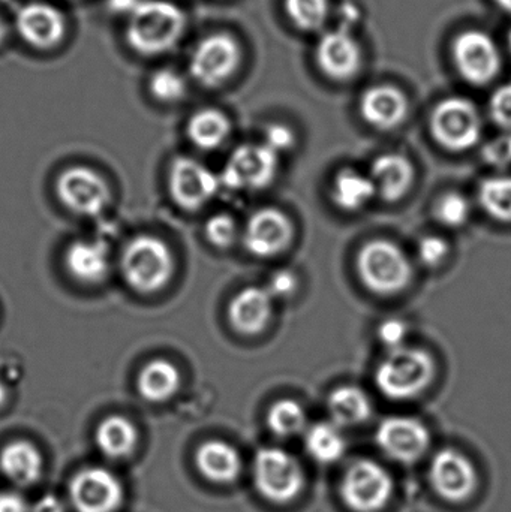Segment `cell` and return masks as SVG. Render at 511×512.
<instances>
[{"mask_svg": "<svg viewBox=\"0 0 511 512\" xmlns=\"http://www.w3.org/2000/svg\"><path fill=\"white\" fill-rule=\"evenodd\" d=\"M186 17L167 0H141L129 14L126 41L135 53L158 56L167 53L182 38Z\"/></svg>", "mask_w": 511, "mask_h": 512, "instance_id": "obj_1", "label": "cell"}, {"mask_svg": "<svg viewBox=\"0 0 511 512\" xmlns=\"http://www.w3.org/2000/svg\"><path fill=\"white\" fill-rule=\"evenodd\" d=\"M435 361L423 349L402 348L389 351L375 370V384L387 399L411 400L420 396L434 381Z\"/></svg>", "mask_w": 511, "mask_h": 512, "instance_id": "obj_2", "label": "cell"}, {"mask_svg": "<svg viewBox=\"0 0 511 512\" xmlns=\"http://www.w3.org/2000/svg\"><path fill=\"white\" fill-rule=\"evenodd\" d=\"M357 273L363 285L377 295H396L413 279V265L405 252L387 240H372L357 255Z\"/></svg>", "mask_w": 511, "mask_h": 512, "instance_id": "obj_3", "label": "cell"}, {"mask_svg": "<svg viewBox=\"0 0 511 512\" xmlns=\"http://www.w3.org/2000/svg\"><path fill=\"white\" fill-rule=\"evenodd\" d=\"M123 277L134 291L153 294L161 291L174 271V259L170 248L158 237L137 236L123 249Z\"/></svg>", "mask_w": 511, "mask_h": 512, "instance_id": "obj_4", "label": "cell"}, {"mask_svg": "<svg viewBox=\"0 0 511 512\" xmlns=\"http://www.w3.org/2000/svg\"><path fill=\"white\" fill-rule=\"evenodd\" d=\"M431 132L443 149L465 152L479 143L482 119L476 105L468 99H444L432 113Z\"/></svg>", "mask_w": 511, "mask_h": 512, "instance_id": "obj_5", "label": "cell"}, {"mask_svg": "<svg viewBox=\"0 0 511 512\" xmlns=\"http://www.w3.org/2000/svg\"><path fill=\"white\" fill-rule=\"evenodd\" d=\"M254 481L261 496L287 504L300 495L305 483L302 466L281 448H263L254 462Z\"/></svg>", "mask_w": 511, "mask_h": 512, "instance_id": "obj_6", "label": "cell"}, {"mask_svg": "<svg viewBox=\"0 0 511 512\" xmlns=\"http://www.w3.org/2000/svg\"><path fill=\"white\" fill-rule=\"evenodd\" d=\"M341 495L345 505L354 512H378L392 498L393 480L378 463L359 460L345 472Z\"/></svg>", "mask_w": 511, "mask_h": 512, "instance_id": "obj_7", "label": "cell"}, {"mask_svg": "<svg viewBox=\"0 0 511 512\" xmlns=\"http://www.w3.org/2000/svg\"><path fill=\"white\" fill-rule=\"evenodd\" d=\"M278 156L266 144H245L234 150L222 171L221 185L234 191H260L272 185Z\"/></svg>", "mask_w": 511, "mask_h": 512, "instance_id": "obj_8", "label": "cell"}, {"mask_svg": "<svg viewBox=\"0 0 511 512\" xmlns=\"http://www.w3.org/2000/svg\"><path fill=\"white\" fill-rule=\"evenodd\" d=\"M68 493L75 512H117L125 498L119 478L99 466L78 471L69 481Z\"/></svg>", "mask_w": 511, "mask_h": 512, "instance_id": "obj_9", "label": "cell"}, {"mask_svg": "<svg viewBox=\"0 0 511 512\" xmlns=\"http://www.w3.org/2000/svg\"><path fill=\"white\" fill-rule=\"evenodd\" d=\"M240 47L227 33L207 36L195 47L189 62L192 77L206 87H218L239 68Z\"/></svg>", "mask_w": 511, "mask_h": 512, "instance_id": "obj_10", "label": "cell"}, {"mask_svg": "<svg viewBox=\"0 0 511 512\" xmlns=\"http://www.w3.org/2000/svg\"><path fill=\"white\" fill-rule=\"evenodd\" d=\"M57 197L71 212L83 216H98L110 201V189L96 171L72 167L57 179Z\"/></svg>", "mask_w": 511, "mask_h": 512, "instance_id": "obj_11", "label": "cell"}, {"mask_svg": "<svg viewBox=\"0 0 511 512\" xmlns=\"http://www.w3.org/2000/svg\"><path fill=\"white\" fill-rule=\"evenodd\" d=\"M453 59L464 80L476 86L491 83L501 68L497 45L479 30H468L455 39Z\"/></svg>", "mask_w": 511, "mask_h": 512, "instance_id": "obj_12", "label": "cell"}, {"mask_svg": "<svg viewBox=\"0 0 511 512\" xmlns=\"http://www.w3.org/2000/svg\"><path fill=\"white\" fill-rule=\"evenodd\" d=\"M168 185L171 197L182 209L197 210L215 197L221 180L195 159L179 158L171 165Z\"/></svg>", "mask_w": 511, "mask_h": 512, "instance_id": "obj_13", "label": "cell"}, {"mask_svg": "<svg viewBox=\"0 0 511 512\" xmlns=\"http://www.w3.org/2000/svg\"><path fill=\"white\" fill-rule=\"evenodd\" d=\"M290 218L278 209H261L246 222L243 245L257 258H273L282 254L293 240Z\"/></svg>", "mask_w": 511, "mask_h": 512, "instance_id": "obj_14", "label": "cell"}, {"mask_svg": "<svg viewBox=\"0 0 511 512\" xmlns=\"http://www.w3.org/2000/svg\"><path fill=\"white\" fill-rule=\"evenodd\" d=\"M381 450L401 463L422 459L431 444V433L422 421L410 417H389L377 429Z\"/></svg>", "mask_w": 511, "mask_h": 512, "instance_id": "obj_15", "label": "cell"}, {"mask_svg": "<svg viewBox=\"0 0 511 512\" xmlns=\"http://www.w3.org/2000/svg\"><path fill=\"white\" fill-rule=\"evenodd\" d=\"M429 475L435 492L446 501H467L477 489L476 468L467 457L455 450L435 454Z\"/></svg>", "mask_w": 511, "mask_h": 512, "instance_id": "obj_16", "label": "cell"}, {"mask_svg": "<svg viewBox=\"0 0 511 512\" xmlns=\"http://www.w3.org/2000/svg\"><path fill=\"white\" fill-rule=\"evenodd\" d=\"M18 35L39 50L56 47L66 33L65 15L50 3L32 2L15 15Z\"/></svg>", "mask_w": 511, "mask_h": 512, "instance_id": "obj_17", "label": "cell"}, {"mask_svg": "<svg viewBox=\"0 0 511 512\" xmlns=\"http://www.w3.org/2000/svg\"><path fill=\"white\" fill-rule=\"evenodd\" d=\"M321 71L333 80H350L360 69L362 50L347 29L326 33L317 45Z\"/></svg>", "mask_w": 511, "mask_h": 512, "instance_id": "obj_18", "label": "cell"}, {"mask_svg": "<svg viewBox=\"0 0 511 512\" xmlns=\"http://www.w3.org/2000/svg\"><path fill=\"white\" fill-rule=\"evenodd\" d=\"M273 298L266 286H248L237 292L228 306L231 327L243 336L263 333L273 315Z\"/></svg>", "mask_w": 511, "mask_h": 512, "instance_id": "obj_19", "label": "cell"}, {"mask_svg": "<svg viewBox=\"0 0 511 512\" xmlns=\"http://www.w3.org/2000/svg\"><path fill=\"white\" fill-rule=\"evenodd\" d=\"M360 113L369 125L390 131L407 119L408 101L396 87L375 86L363 93Z\"/></svg>", "mask_w": 511, "mask_h": 512, "instance_id": "obj_20", "label": "cell"}, {"mask_svg": "<svg viewBox=\"0 0 511 512\" xmlns=\"http://www.w3.org/2000/svg\"><path fill=\"white\" fill-rule=\"evenodd\" d=\"M0 472L14 486H33L44 474V457L32 442H9L0 451Z\"/></svg>", "mask_w": 511, "mask_h": 512, "instance_id": "obj_21", "label": "cell"}, {"mask_svg": "<svg viewBox=\"0 0 511 512\" xmlns=\"http://www.w3.org/2000/svg\"><path fill=\"white\" fill-rule=\"evenodd\" d=\"M65 265L78 282L95 285L110 271V252L104 242L77 240L66 249Z\"/></svg>", "mask_w": 511, "mask_h": 512, "instance_id": "obj_22", "label": "cell"}, {"mask_svg": "<svg viewBox=\"0 0 511 512\" xmlns=\"http://www.w3.org/2000/svg\"><path fill=\"white\" fill-rule=\"evenodd\" d=\"M369 177L377 188V194L387 203H395L410 191L414 182V168L405 156L387 153L375 159Z\"/></svg>", "mask_w": 511, "mask_h": 512, "instance_id": "obj_23", "label": "cell"}, {"mask_svg": "<svg viewBox=\"0 0 511 512\" xmlns=\"http://www.w3.org/2000/svg\"><path fill=\"white\" fill-rule=\"evenodd\" d=\"M195 465L206 480L230 484L242 471V459L236 448L227 442L207 441L195 453Z\"/></svg>", "mask_w": 511, "mask_h": 512, "instance_id": "obj_24", "label": "cell"}, {"mask_svg": "<svg viewBox=\"0 0 511 512\" xmlns=\"http://www.w3.org/2000/svg\"><path fill=\"white\" fill-rule=\"evenodd\" d=\"M95 444L108 459H126L137 447L138 432L128 418L110 415L96 427Z\"/></svg>", "mask_w": 511, "mask_h": 512, "instance_id": "obj_25", "label": "cell"}, {"mask_svg": "<svg viewBox=\"0 0 511 512\" xmlns=\"http://www.w3.org/2000/svg\"><path fill=\"white\" fill-rule=\"evenodd\" d=\"M180 373L167 360H153L144 366L137 379L140 396L149 403H164L179 391Z\"/></svg>", "mask_w": 511, "mask_h": 512, "instance_id": "obj_26", "label": "cell"}, {"mask_svg": "<svg viewBox=\"0 0 511 512\" xmlns=\"http://www.w3.org/2000/svg\"><path fill=\"white\" fill-rule=\"evenodd\" d=\"M332 423L338 427H354L371 417L372 405L365 391L357 387H339L327 400Z\"/></svg>", "mask_w": 511, "mask_h": 512, "instance_id": "obj_27", "label": "cell"}, {"mask_svg": "<svg viewBox=\"0 0 511 512\" xmlns=\"http://www.w3.org/2000/svg\"><path fill=\"white\" fill-rule=\"evenodd\" d=\"M377 195V188L371 177L354 170H344L335 177L332 186V200L344 212H359L368 206Z\"/></svg>", "mask_w": 511, "mask_h": 512, "instance_id": "obj_28", "label": "cell"}, {"mask_svg": "<svg viewBox=\"0 0 511 512\" xmlns=\"http://www.w3.org/2000/svg\"><path fill=\"white\" fill-rule=\"evenodd\" d=\"M230 129V120L222 111L206 108L189 119L188 137L200 149L215 150L225 143Z\"/></svg>", "mask_w": 511, "mask_h": 512, "instance_id": "obj_29", "label": "cell"}, {"mask_svg": "<svg viewBox=\"0 0 511 512\" xmlns=\"http://www.w3.org/2000/svg\"><path fill=\"white\" fill-rule=\"evenodd\" d=\"M306 450L323 465L338 462L347 450V441L341 427L330 423H317L309 427L305 436Z\"/></svg>", "mask_w": 511, "mask_h": 512, "instance_id": "obj_30", "label": "cell"}, {"mask_svg": "<svg viewBox=\"0 0 511 512\" xmlns=\"http://www.w3.org/2000/svg\"><path fill=\"white\" fill-rule=\"evenodd\" d=\"M480 206L486 215L503 224H511V176L483 180L479 188Z\"/></svg>", "mask_w": 511, "mask_h": 512, "instance_id": "obj_31", "label": "cell"}, {"mask_svg": "<svg viewBox=\"0 0 511 512\" xmlns=\"http://www.w3.org/2000/svg\"><path fill=\"white\" fill-rule=\"evenodd\" d=\"M267 424L275 435L291 438L306 429L308 417L305 409L294 400H279L269 409Z\"/></svg>", "mask_w": 511, "mask_h": 512, "instance_id": "obj_32", "label": "cell"}, {"mask_svg": "<svg viewBox=\"0 0 511 512\" xmlns=\"http://www.w3.org/2000/svg\"><path fill=\"white\" fill-rule=\"evenodd\" d=\"M291 21L302 30H317L326 23L329 0H285Z\"/></svg>", "mask_w": 511, "mask_h": 512, "instance_id": "obj_33", "label": "cell"}, {"mask_svg": "<svg viewBox=\"0 0 511 512\" xmlns=\"http://www.w3.org/2000/svg\"><path fill=\"white\" fill-rule=\"evenodd\" d=\"M471 215V206L464 195L449 192L438 200L435 206V218L447 228H461L467 224Z\"/></svg>", "mask_w": 511, "mask_h": 512, "instance_id": "obj_34", "label": "cell"}, {"mask_svg": "<svg viewBox=\"0 0 511 512\" xmlns=\"http://www.w3.org/2000/svg\"><path fill=\"white\" fill-rule=\"evenodd\" d=\"M149 90L153 98L159 102L180 101L186 93V81L179 72L173 69H159L150 77Z\"/></svg>", "mask_w": 511, "mask_h": 512, "instance_id": "obj_35", "label": "cell"}, {"mask_svg": "<svg viewBox=\"0 0 511 512\" xmlns=\"http://www.w3.org/2000/svg\"><path fill=\"white\" fill-rule=\"evenodd\" d=\"M239 236L236 221L230 215L212 216L206 224V237L213 246L219 249L231 248Z\"/></svg>", "mask_w": 511, "mask_h": 512, "instance_id": "obj_36", "label": "cell"}, {"mask_svg": "<svg viewBox=\"0 0 511 512\" xmlns=\"http://www.w3.org/2000/svg\"><path fill=\"white\" fill-rule=\"evenodd\" d=\"M449 251V243L437 236L425 237V239H422V242L419 243V248H417L420 261H422L426 267L431 268L443 264L444 259L449 255Z\"/></svg>", "mask_w": 511, "mask_h": 512, "instance_id": "obj_37", "label": "cell"}, {"mask_svg": "<svg viewBox=\"0 0 511 512\" xmlns=\"http://www.w3.org/2000/svg\"><path fill=\"white\" fill-rule=\"evenodd\" d=\"M489 110H491L492 119L498 126L511 131V84L501 86L492 95Z\"/></svg>", "mask_w": 511, "mask_h": 512, "instance_id": "obj_38", "label": "cell"}, {"mask_svg": "<svg viewBox=\"0 0 511 512\" xmlns=\"http://www.w3.org/2000/svg\"><path fill=\"white\" fill-rule=\"evenodd\" d=\"M297 286H299V282H297L296 274L293 271L279 270L272 274L266 289L272 295L273 300H287L296 294Z\"/></svg>", "mask_w": 511, "mask_h": 512, "instance_id": "obj_39", "label": "cell"}, {"mask_svg": "<svg viewBox=\"0 0 511 512\" xmlns=\"http://www.w3.org/2000/svg\"><path fill=\"white\" fill-rule=\"evenodd\" d=\"M408 334V327L402 319L390 318L381 322L378 327V339L389 351L402 348L405 337Z\"/></svg>", "mask_w": 511, "mask_h": 512, "instance_id": "obj_40", "label": "cell"}, {"mask_svg": "<svg viewBox=\"0 0 511 512\" xmlns=\"http://www.w3.org/2000/svg\"><path fill=\"white\" fill-rule=\"evenodd\" d=\"M483 158L494 167H509L511 165V131L491 141L483 149Z\"/></svg>", "mask_w": 511, "mask_h": 512, "instance_id": "obj_41", "label": "cell"}, {"mask_svg": "<svg viewBox=\"0 0 511 512\" xmlns=\"http://www.w3.org/2000/svg\"><path fill=\"white\" fill-rule=\"evenodd\" d=\"M267 147L276 155L279 153L288 152V150L293 149L294 144H296V135L291 131L288 126L285 125H270L269 128L266 129V141H264Z\"/></svg>", "mask_w": 511, "mask_h": 512, "instance_id": "obj_42", "label": "cell"}, {"mask_svg": "<svg viewBox=\"0 0 511 512\" xmlns=\"http://www.w3.org/2000/svg\"><path fill=\"white\" fill-rule=\"evenodd\" d=\"M0 512H32L17 493L0 492Z\"/></svg>", "mask_w": 511, "mask_h": 512, "instance_id": "obj_43", "label": "cell"}, {"mask_svg": "<svg viewBox=\"0 0 511 512\" xmlns=\"http://www.w3.org/2000/svg\"><path fill=\"white\" fill-rule=\"evenodd\" d=\"M32 512H66V507L57 496L44 495L33 505Z\"/></svg>", "mask_w": 511, "mask_h": 512, "instance_id": "obj_44", "label": "cell"}, {"mask_svg": "<svg viewBox=\"0 0 511 512\" xmlns=\"http://www.w3.org/2000/svg\"><path fill=\"white\" fill-rule=\"evenodd\" d=\"M140 2L141 0H110V6L114 11L131 14Z\"/></svg>", "mask_w": 511, "mask_h": 512, "instance_id": "obj_45", "label": "cell"}, {"mask_svg": "<svg viewBox=\"0 0 511 512\" xmlns=\"http://www.w3.org/2000/svg\"><path fill=\"white\" fill-rule=\"evenodd\" d=\"M6 36H8V24L0 17V44L5 41Z\"/></svg>", "mask_w": 511, "mask_h": 512, "instance_id": "obj_46", "label": "cell"}, {"mask_svg": "<svg viewBox=\"0 0 511 512\" xmlns=\"http://www.w3.org/2000/svg\"><path fill=\"white\" fill-rule=\"evenodd\" d=\"M495 2H497V5L500 6L503 11L511 14V0H495Z\"/></svg>", "mask_w": 511, "mask_h": 512, "instance_id": "obj_47", "label": "cell"}, {"mask_svg": "<svg viewBox=\"0 0 511 512\" xmlns=\"http://www.w3.org/2000/svg\"><path fill=\"white\" fill-rule=\"evenodd\" d=\"M6 397H8V391H6L5 385L0 382V406L5 405Z\"/></svg>", "mask_w": 511, "mask_h": 512, "instance_id": "obj_48", "label": "cell"}, {"mask_svg": "<svg viewBox=\"0 0 511 512\" xmlns=\"http://www.w3.org/2000/svg\"><path fill=\"white\" fill-rule=\"evenodd\" d=\"M509 48H510V53H511V30H510V33H509Z\"/></svg>", "mask_w": 511, "mask_h": 512, "instance_id": "obj_49", "label": "cell"}, {"mask_svg": "<svg viewBox=\"0 0 511 512\" xmlns=\"http://www.w3.org/2000/svg\"><path fill=\"white\" fill-rule=\"evenodd\" d=\"M0 2H3V0H0Z\"/></svg>", "mask_w": 511, "mask_h": 512, "instance_id": "obj_50", "label": "cell"}]
</instances>
